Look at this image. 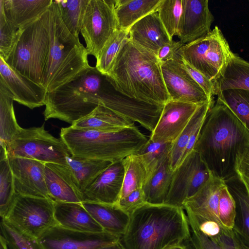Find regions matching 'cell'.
I'll use <instances>...</instances> for the list:
<instances>
[{"mask_svg":"<svg viewBox=\"0 0 249 249\" xmlns=\"http://www.w3.org/2000/svg\"><path fill=\"white\" fill-rule=\"evenodd\" d=\"M45 180L51 199L71 203H82V193L67 165L46 163Z\"/></svg>","mask_w":249,"mask_h":249,"instance_id":"cell-21","label":"cell"},{"mask_svg":"<svg viewBox=\"0 0 249 249\" xmlns=\"http://www.w3.org/2000/svg\"><path fill=\"white\" fill-rule=\"evenodd\" d=\"M212 175L199 153L194 150L174 171L165 204L183 208L184 201L196 194Z\"/></svg>","mask_w":249,"mask_h":249,"instance_id":"cell-12","label":"cell"},{"mask_svg":"<svg viewBox=\"0 0 249 249\" xmlns=\"http://www.w3.org/2000/svg\"><path fill=\"white\" fill-rule=\"evenodd\" d=\"M107 75L117 90L131 98L157 105L170 100L157 55L129 37Z\"/></svg>","mask_w":249,"mask_h":249,"instance_id":"cell-4","label":"cell"},{"mask_svg":"<svg viewBox=\"0 0 249 249\" xmlns=\"http://www.w3.org/2000/svg\"><path fill=\"white\" fill-rule=\"evenodd\" d=\"M20 29L17 28L6 17L0 7V58L6 61L18 38Z\"/></svg>","mask_w":249,"mask_h":249,"instance_id":"cell-42","label":"cell"},{"mask_svg":"<svg viewBox=\"0 0 249 249\" xmlns=\"http://www.w3.org/2000/svg\"><path fill=\"white\" fill-rule=\"evenodd\" d=\"M67 166L70 170L82 193L112 162L107 160L76 157H66Z\"/></svg>","mask_w":249,"mask_h":249,"instance_id":"cell-32","label":"cell"},{"mask_svg":"<svg viewBox=\"0 0 249 249\" xmlns=\"http://www.w3.org/2000/svg\"><path fill=\"white\" fill-rule=\"evenodd\" d=\"M225 184L224 180L212 174L196 194L184 201L183 208L186 213L197 219L213 220L221 224L218 206L221 190Z\"/></svg>","mask_w":249,"mask_h":249,"instance_id":"cell-20","label":"cell"},{"mask_svg":"<svg viewBox=\"0 0 249 249\" xmlns=\"http://www.w3.org/2000/svg\"><path fill=\"white\" fill-rule=\"evenodd\" d=\"M123 162L124 177L119 199L135 190L142 188L147 178L145 166L137 154L128 155L123 160Z\"/></svg>","mask_w":249,"mask_h":249,"instance_id":"cell-34","label":"cell"},{"mask_svg":"<svg viewBox=\"0 0 249 249\" xmlns=\"http://www.w3.org/2000/svg\"><path fill=\"white\" fill-rule=\"evenodd\" d=\"M0 86L6 89L14 101L30 109L45 105L46 89L16 71L1 58Z\"/></svg>","mask_w":249,"mask_h":249,"instance_id":"cell-16","label":"cell"},{"mask_svg":"<svg viewBox=\"0 0 249 249\" xmlns=\"http://www.w3.org/2000/svg\"><path fill=\"white\" fill-rule=\"evenodd\" d=\"M129 39L156 55L163 45L173 40L167 32L157 11L133 25L129 30Z\"/></svg>","mask_w":249,"mask_h":249,"instance_id":"cell-22","label":"cell"},{"mask_svg":"<svg viewBox=\"0 0 249 249\" xmlns=\"http://www.w3.org/2000/svg\"><path fill=\"white\" fill-rule=\"evenodd\" d=\"M119 240V237L105 231H80L58 225L51 228L38 239L43 249H98Z\"/></svg>","mask_w":249,"mask_h":249,"instance_id":"cell-13","label":"cell"},{"mask_svg":"<svg viewBox=\"0 0 249 249\" xmlns=\"http://www.w3.org/2000/svg\"><path fill=\"white\" fill-rule=\"evenodd\" d=\"M178 59L181 67L189 73L206 94L209 97L213 98L216 93L214 84L203 74L190 66L179 55Z\"/></svg>","mask_w":249,"mask_h":249,"instance_id":"cell-46","label":"cell"},{"mask_svg":"<svg viewBox=\"0 0 249 249\" xmlns=\"http://www.w3.org/2000/svg\"><path fill=\"white\" fill-rule=\"evenodd\" d=\"M146 203L142 188L135 190L118 200L116 204L129 215L135 210Z\"/></svg>","mask_w":249,"mask_h":249,"instance_id":"cell-47","label":"cell"},{"mask_svg":"<svg viewBox=\"0 0 249 249\" xmlns=\"http://www.w3.org/2000/svg\"><path fill=\"white\" fill-rule=\"evenodd\" d=\"M200 105L168 101L164 104L160 119L149 139L154 142H173Z\"/></svg>","mask_w":249,"mask_h":249,"instance_id":"cell-18","label":"cell"},{"mask_svg":"<svg viewBox=\"0 0 249 249\" xmlns=\"http://www.w3.org/2000/svg\"><path fill=\"white\" fill-rule=\"evenodd\" d=\"M0 235L8 249H43L38 239L22 231L7 220L1 218Z\"/></svg>","mask_w":249,"mask_h":249,"instance_id":"cell-39","label":"cell"},{"mask_svg":"<svg viewBox=\"0 0 249 249\" xmlns=\"http://www.w3.org/2000/svg\"><path fill=\"white\" fill-rule=\"evenodd\" d=\"M183 208L145 203L130 215L119 242L124 249H166L189 241L191 230Z\"/></svg>","mask_w":249,"mask_h":249,"instance_id":"cell-3","label":"cell"},{"mask_svg":"<svg viewBox=\"0 0 249 249\" xmlns=\"http://www.w3.org/2000/svg\"><path fill=\"white\" fill-rule=\"evenodd\" d=\"M82 204L104 231L120 238L124 233L130 215L116 204L83 202Z\"/></svg>","mask_w":249,"mask_h":249,"instance_id":"cell-25","label":"cell"},{"mask_svg":"<svg viewBox=\"0 0 249 249\" xmlns=\"http://www.w3.org/2000/svg\"><path fill=\"white\" fill-rule=\"evenodd\" d=\"M38 239L57 225L54 201L49 198L18 195L6 216L2 218Z\"/></svg>","mask_w":249,"mask_h":249,"instance_id":"cell-10","label":"cell"},{"mask_svg":"<svg viewBox=\"0 0 249 249\" xmlns=\"http://www.w3.org/2000/svg\"><path fill=\"white\" fill-rule=\"evenodd\" d=\"M120 94L108 75L90 66L67 83L47 92L44 118L58 119L71 125L100 105L114 111Z\"/></svg>","mask_w":249,"mask_h":249,"instance_id":"cell-2","label":"cell"},{"mask_svg":"<svg viewBox=\"0 0 249 249\" xmlns=\"http://www.w3.org/2000/svg\"><path fill=\"white\" fill-rule=\"evenodd\" d=\"M234 170L235 175L243 184L249 196V145L238 152Z\"/></svg>","mask_w":249,"mask_h":249,"instance_id":"cell-44","label":"cell"},{"mask_svg":"<svg viewBox=\"0 0 249 249\" xmlns=\"http://www.w3.org/2000/svg\"><path fill=\"white\" fill-rule=\"evenodd\" d=\"M166 249H193L190 245L186 246L184 244L173 246Z\"/></svg>","mask_w":249,"mask_h":249,"instance_id":"cell-50","label":"cell"},{"mask_svg":"<svg viewBox=\"0 0 249 249\" xmlns=\"http://www.w3.org/2000/svg\"><path fill=\"white\" fill-rule=\"evenodd\" d=\"M218 216L221 224L225 228L233 230L236 216V203L226 184L220 192Z\"/></svg>","mask_w":249,"mask_h":249,"instance_id":"cell-43","label":"cell"},{"mask_svg":"<svg viewBox=\"0 0 249 249\" xmlns=\"http://www.w3.org/2000/svg\"><path fill=\"white\" fill-rule=\"evenodd\" d=\"M124 177L123 160L112 163L82 193V202L114 204L118 202Z\"/></svg>","mask_w":249,"mask_h":249,"instance_id":"cell-19","label":"cell"},{"mask_svg":"<svg viewBox=\"0 0 249 249\" xmlns=\"http://www.w3.org/2000/svg\"><path fill=\"white\" fill-rule=\"evenodd\" d=\"M128 37L129 30L119 29L114 34L96 59L95 67L100 72L108 74L118 53Z\"/></svg>","mask_w":249,"mask_h":249,"instance_id":"cell-38","label":"cell"},{"mask_svg":"<svg viewBox=\"0 0 249 249\" xmlns=\"http://www.w3.org/2000/svg\"><path fill=\"white\" fill-rule=\"evenodd\" d=\"M161 69L170 100L201 105L213 99L206 94L189 73L181 67L178 58L162 62Z\"/></svg>","mask_w":249,"mask_h":249,"instance_id":"cell-14","label":"cell"},{"mask_svg":"<svg viewBox=\"0 0 249 249\" xmlns=\"http://www.w3.org/2000/svg\"><path fill=\"white\" fill-rule=\"evenodd\" d=\"M188 221L191 230L189 243L193 249H224L216 241L201 232L193 222Z\"/></svg>","mask_w":249,"mask_h":249,"instance_id":"cell-45","label":"cell"},{"mask_svg":"<svg viewBox=\"0 0 249 249\" xmlns=\"http://www.w3.org/2000/svg\"><path fill=\"white\" fill-rule=\"evenodd\" d=\"M182 10V0H162L158 8L159 17L172 39L177 35Z\"/></svg>","mask_w":249,"mask_h":249,"instance_id":"cell-41","label":"cell"},{"mask_svg":"<svg viewBox=\"0 0 249 249\" xmlns=\"http://www.w3.org/2000/svg\"><path fill=\"white\" fill-rule=\"evenodd\" d=\"M98 249H124V248L119 241H118L117 242L102 247Z\"/></svg>","mask_w":249,"mask_h":249,"instance_id":"cell-49","label":"cell"},{"mask_svg":"<svg viewBox=\"0 0 249 249\" xmlns=\"http://www.w3.org/2000/svg\"><path fill=\"white\" fill-rule=\"evenodd\" d=\"M249 145V131L217 97L208 112L194 150L212 174L225 181L235 176L236 156Z\"/></svg>","mask_w":249,"mask_h":249,"instance_id":"cell-1","label":"cell"},{"mask_svg":"<svg viewBox=\"0 0 249 249\" xmlns=\"http://www.w3.org/2000/svg\"><path fill=\"white\" fill-rule=\"evenodd\" d=\"M162 0H115V12L119 29L129 30L136 22L157 11Z\"/></svg>","mask_w":249,"mask_h":249,"instance_id":"cell-30","label":"cell"},{"mask_svg":"<svg viewBox=\"0 0 249 249\" xmlns=\"http://www.w3.org/2000/svg\"><path fill=\"white\" fill-rule=\"evenodd\" d=\"M89 0H53L69 32L77 39L81 32L85 12Z\"/></svg>","mask_w":249,"mask_h":249,"instance_id":"cell-35","label":"cell"},{"mask_svg":"<svg viewBox=\"0 0 249 249\" xmlns=\"http://www.w3.org/2000/svg\"><path fill=\"white\" fill-rule=\"evenodd\" d=\"M173 172L169 156L147 178L142 187L146 203L165 204L170 189Z\"/></svg>","mask_w":249,"mask_h":249,"instance_id":"cell-27","label":"cell"},{"mask_svg":"<svg viewBox=\"0 0 249 249\" xmlns=\"http://www.w3.org/2000/svg\"><path fill=\"white\" fill-rule=\"evenodd\" d=\"M115 0H89L81 34L88 54L97 59L104 47L119 29L115 12Z\"/></svg>","mask_w":249,"mask_h":249,"instance_id":"cell-11","label":"cell"},{"mask_svg":"<svg viewBox=\"0 0 249 249\" xmlns=\"http://www.w3.org/2000/svg\"><path fill=\"white\" fill-rule=\"evenodd\" d=\"M50 44L47 11L40 19L20 29L17 42L5 62L21 75L41 85Z\"/></svg>","mask_w":249,"mask_h":249,"instance_id":"cell-7","label":"cell"},{"mask_svg":"<svg viewBox=\"0 0 249 249\" xmlns=\"http://www.w3.org/2000/svg\"><path fill=\"white\" fill-rule=\"evenodd\" d=\"M13 98L0 86V143L6 150L15 135L21 128L17 123L13 107Z\"/></svg>","mask_w":249,"mask_h":249,"instance_id":"cell-33","label":"cell"},{"mask_svg":"<svg viewBox=\"0 0 249 249\" xmlns=\"http://www.w3.org/2000/svg\"><path fill=\"white\" fill-rule=\"evenodd\" d=\"M8 161L16 195L51 199L45 180V163L23 158H8Z\"/></svg>","mask_w":249,"mask_h":249,"instance_id":"cell-15","label":"cell"},{"mask_svg":"<svg viewBox=\"0 0 249 249\" xmlns=\"http://www.w3.org/2000/svg\"><path fill=\"white\" fill-rule=\"evenodd\" d=\"M14 178L8 157L0 160V215L4 217L16 197Z\"/></svg>","mask_w":249,"mask_h":249,"instance_id":"cell-40","label":"cell"},{"mask_svg":"<svg viewBox=\"0 0 249 249\" xmlns=\"http://www.w3.org/2000/svg\"><path fill=\"white\" fill-rule=\"evenodd\" d=\"M53 0H0V7L7 18L18 29L40 19L48 10Z\"/></svg>","mask_w":249,"mask_h":249,"instance_id":"cell-24","label":"cell"},{"mask_svg":"<svg viewBox=\"0 0 249 249\" xmlns=\"http://www.w3.org/2000/svg\"><path fill=\"white\" fill-rule=\"evenodd\" d=\"M182 2L177 36L186 44L209 33L214 18L209 9L208 0H182Z\"/></svg>","mask_w":249,"mask_h":249,"instance_id":"cell-17","label":"cell"},{"mask_svg":"<svg viewBox=\"0 0 249 249\" xmlns=\"http://www.w3.org/2000/svg\"><path fill=\"white\" fill-rule=\"evenodd\" d=\"M235 237L237 245V249H249V247H247L244 243H243L242 241L236 236V235Z\"/></svg>","mask_w":249,"mask_h":249,"instance_id":"cell-51","label":"cell"},{"mask_svg":"<svg viewBox=\"0 0 249 249\" xmlns=\"http://www.w3.org/2000/svg\"><path fill=\"white\" fill-rule=\"evenodd\" d=\"M215 87V95L230 89L249 90V62L232 52Z\"/></svg>","mask_w":249,"mask_h":249,"instance_id":"cell-29","label":"cell"},{"mask_svg":"<svg viewBox=\"0 0 249 249\" xmlns=\"http://www.w3.org/2000/svg\"><path fill=\"white\" fill-rule=\"evenodd\" d=\"M60 138L73 156L110 161L122 160L137 153L147 138L134 125L116 131L62 128Z\"/></svg>","mask_w":249,"mask_h":249,"instance_id":"cell-6","label":"cell"},{"mask_svg":"<svg viewBox=\"0 0 249 249\" xmlns=\"http://www.w3.org/2000/svg\"><path fill=\"white\" fill-rule=\"evenodd\" d=\"M172 144L173 142H154L149 139L135 153L140 157L144 163L147 178L170 156Z\"/></svg>","mask_w":249,"mask_h":249,"instance_id":"cell-37","label":"cell"},{"mask_svg":"<svg viewBox=\"0 0 249 249\" xmlns=\"http://www.w3.org/2000/svg\"><path fill=\"white\" fill-rule=\"evenodd\" d=\"M184 44L180 41H174L173 40L165 44L159 50L157 57L159 61L162 62L171 60L176 59L178 54V51Z\"/></svg>","mask_w":249,"mask_h":249,"instance_id":"cell-48","label":"cell"},{"mask_svg":"<svg viewBox=\"0 0 249 249\" xmlns=\"http://www.w3.org/2000/svg\"><path fill=\"white\" fill-rule=\"evenodd\" d=\"M236 203V216L233 231L249 247V196L236 176L225 181Z\"/></svg>","mask_w":249,"mask_h":249,"instance_id":"cell-28","label":"cell"},{"mask_svg":"<svg viewBox=\"0 0 249 249\" xmlns=\"http://www.w3.org/2000/svg\"><path fill=\"white\" fill-rule=\"evenodd\" d=\"M231 52L222 31L216 26L205 36L184 44L178 54L215 85Z\"/></svg>","mask_w":249,"mask_h":249,"instance_id":"cell-9","label":"cell"},{"mask_svg":"<svg viewBox=\"0 0 249 249\" xmlns=\"http://www.w3.org/2000/svg\"><path fill=\"white\" fill-rule=\"evenodd\" d=\"M216 95L232 111L249 132V90L230 89L219 91Z\"/></svg>","mask_w":249,"mask_h":249,"instance_id":"cell-36","label":"cell"},{"mask_svg":"<svg viewBox=\"0 0 249 249\" xmlns=\"http://www.w3.org/2000/svg\"><path fill=\"white\" fill-rule=\"evenodd\" d=\"M8 158H23L43 163L67 165L66 157L71 153L61 138H56L40 127L21 128L6 148Z\"/></svg>","mask_w":249,"mask_h":249,"instance_id":"cell-8","label":"cell"},{"mask_svg":"<svg viewBox=\"0 0 249 249\" xmlns=\"http://www.w3.org/2000/svg\"><path fill=\"white\" fill-rule=\"evenodd\" d=\"M214 102L213 99L200 105L179 136L173 142L170 153L171 167L174 171L178 166L184 150L194 133L201 128L208 112Z\"/></svg>","mask_w":249,"mask_h":249,"instance_id":"cell-31","label":"cell"},{"mask_svg":"<svg viewBox=\"0 0 249 249\" xmlns=\"http://www.w3.org/2000/svg\"><path fill=\"white\" fill-rule=\"evenodd\" d=\"M50 44L41 85L52 91L90 67L88 53L64 24L53 0L48 10Z\"/></svg>","mask_w":249,"mask_h":249,"instance_id":"cell-5","label":"cell"},{"mask_svg":"<svg viewBox=\"0 0 249 249\" xmlns=\"http://www.w3.org/2000/svg\"><path fill=\"white\" fill-rule=\"evenodd\" d=\"M134 123L100 105L90 114L71 126L78 129L116 131L134 125Z\"/></svg>","mask_w":249,"mask_h":249,"instance_id":"cell-26","label":"cell"},{"mask_svg":"<svg viewBox=\"0 0 249 249\" xmlns=\"http://www.w3.org/2000/svg\"><path fill=\"white\" fill-rule=\"evenodd\" d=\"M0 249H8L6 241L1 235L0 236Z\"/></svg>","mask_w":249,"mask_h":249,"instance_id":"cell-52","label":"cell"},{"mask_svg":"<svg viewBox=\"0 0 249 249\" xmlns=\"http://www.w3.org/2000/svg\"><path fill=\"white\" fill-rule=\"evenodd\" d=\"M57 225L68 229L89 232H102V227L82 203L54 201Z\"/></svg>","mask_w":249,"mask_h":249,"instance_id":"cell-23","label":"cell"}]
</instances>
